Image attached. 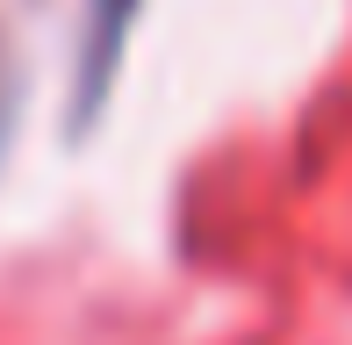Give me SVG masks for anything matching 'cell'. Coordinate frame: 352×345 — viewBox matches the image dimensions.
I'll list each match as a JSON object with an SVG mask.
<instances>
[{
  "label": "cell",
  "instance_id": "cell-1",
  "mask_svg": "<svg viewBox=\"0 0 352 345\" xmlns=\"http://www.w3.org/2000/svg\"><path fill=\"white\" fill-rule=\"evenodd\" d=\"M130 8H137V0H94V29H87V93H79V108H94V87H101V72L116 65V43H122Z\"/></svg>",
  "mask_w": 352,
  "mask_h": 345
}]
</instances>
